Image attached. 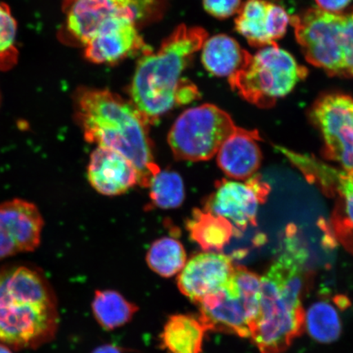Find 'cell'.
I'll return each instance as SVG.
<instances>
[{
	"label": "cell",
	"instance_id": "cell-1",
	"mask_svg": "<svg viewBox=\"0 0 353 353\" xmlns=\"http://www.w3.org/2000/svg\"><path fill=\"white\" fill-rule=\"evenodd\" d=\"M307 257L298 238L285 236L279 254L261 276L259 312L250 337L261 353L284 352L303 332L302 298Z\"/></svg>",
	"mask_w": 353,
	"mask_h": 353
},
{
	"label": "cell",
	"instance_id": "cell-2",
	"mask_svg": "<svg viewBox=\"0 0 353 353\" xmlns=\"http://www.w3.org/2000/svg\"><path fill=\"white\" fill-rule=\"evenodd\" d=\"M74 105L87 142L129 159L139 172V185L148 188L161 170L154 161L150 123L134 103L107 90L81 88Z\"/></svg>",
	"mask_w": 353,
	"mask_h": 353
},
{
	"label": "cell",
	"instance_id": "cell-3",
	"mask_svg": "<svg viewBox=\"0 0 353 353\" xmlns=\"http://www.w3.org/2000/svg\"><path fill=\"white\" fill-rule=\"evenodd\" d=\"M59 325L56 294L38 268H0V343L12 350H35L52 341Z\"/></svg>",
	"mask_w": 353,
	"mask_h": 353
},
{
	"label": "cell",
	"instance_id": "cell-4",
	"mask_svg": "<svg viewBox=\"0 0 353 353\" xmlns=\"http://www.w3.org/2000/svg\"><path fill=\"white\" fill-rule=\"evenodd\" d=\"M207 38L204 29L180 26L157 52L141 57L131 83L130 101L150 125L178 105L182 74Z\"/></svg>",
	"mask_w": 353,
	"mask_h": 353
},
{
	"label": "cell",
	"instance_id": "cell-5",
	"mask_svg": "<svg viewBox=\"0 0 353 353\" xmlns=\"http://www.w3.org/2000/svg\"><path fill=\"white\" fill-rule=\"evenodd\" d=\"M290 24L309 63L330 77H353V10L334 13L309 8L290 17Z\"/></svg>",
	"mask_w": 353,
	"mask_h": 353
},
{
	"label": "cell",
	"instance_id": "cell-6",
	"mask_svg": "<svg viewBox=\"0 0 353 353\" xmlns=\"http://www.w3.org/2000/svg\"><path fill=\"white\" fill-rule=\"evenodd\" d=\"M307 76V70L294 57L276 46L250 54L245 63L228 78L242 99L260 108H270L292 92Z\"/></svg>",
	"mask_w": 353,
	"mask_h": 353
},
{
	"label": "cell",
	"instance_id": "cell-7",
	"mask_svg": "<svg viewBox=\"0 0 353 353\" xmlns=\"http://www.w3.org/2000/svg\"><path fill=\"white\" fill-rule=\"evenodd\" d=\"M276 148L303 174L333 201L329 220L331 239L353 254V174L347 173L311 154L276 145Z\"/></svg>",
	"mask_w": 353,
	"mask_h": 353
},
{
	"label": "cell",
	"instance_id": "cell-8",
	"mask_svg": "<svg viewBox=\"0 0 353 353\" xmlns=\"http://www.w3.org/2000/svg\"><path fill=\"white\" fill-rule=\"evenodd\" d=\"M236 125L228 113L212 104L185 110L168 136L174 157L180 161L210 160Z\"/></svg>",
	"mask_w": 353,
	"mask_h": 353
},
{
	"label": "cell",
	"instance_id": "cell-9",
	"mask_svg": "<svg viewBox=\"0 0 353 353\" xmlns=\"http://www.w3.org/2000/svg\"><path fill=\"white\" fill-rule=\"evenodd\" d=\"M309 117L319 132L325 160L353 174V99L341 92L321 95Z\"/></svg>",
	"mask_w": 353,
	"mask_h": 353
},
{
	"label": "cell",
	"instance_id": "cell-10",
	"mask_svg": "<svg viewBox=\"0 0 353 353\" xmlns=\"http://www.w3.org/2000/svg\"><path fill=\"white\" fill-rule=\"evenodd\" d=\"M272 188L261 176L246 180L223 179L205 203L204 210L227 221L236 236L255 226L260 207L268 201Z\"/></svg>",
	"mask_w": 353,
	"mask_h": 353
},
{
	"label": "cell",
	"instance_id": "cell-11",
	"mask_svg": "<svg viewBox=\"0 0 353 353\" xmlns=\"http://www.w3.org/2000/svg\"><path fill=\"white\" fill-rule=\"evenodd\" d=\"M43 228L33 203L17 198L0 203V260L33 252L41 244Z\"/></svg>",
	"mask_w": 353,
	"mask_h": 353
},
{
	"label": "cell",
	"instance_id": "cell-12",
	"mask_svg": "<svg viewBox=\"0 0 353 353\" xmlns=\"http://www.w3.org/2000/svg\"><path fill=\"white\" fill-rule=\"evenodd\" d=\"M236 266L229 256L215 251L194 255L179 273L181 293L199 305L203 300L227 287Z\"/></svg>",
	"mask_w": 353,
	"mask_h": 353
},
{
	"label": "cell",
	"instance_id": "cell-13",
	"mask_svg": "<svg viewBox=\"0 0 353 353\" xmlns=\"http://www.w3.org/2000/svg\"><path fill=\"white\" fill-rule=\"evenodd\" d=\"M201 319L209 331L250 337L251 325L259 315V308L252 305L238 292L232 278L227 287L210 295L199 304Z\"/></svg>",
	"mask_w": 353,
	"mask_h": 353
},
{
	"label": "cell",
	"instance_id": "cell-14",
	"mask_svg": "<svg viewBox=\"0 0 353 353\" xmlns=\"http://www.w3.org/2000/svg\"><path fill=\"white\" fill-rule=\"evenodd\" d=\"M65 32L85 44L108 23L119 17L138 21L130 0H65Z\"/></svg>",
	"mask_w": 353,
	"mask_h": 353
},
{
	"label": "cell",
	"instance_id": "cell-15",
	"mask_svg": "<svg viewBox=\"0 0 353 353\" xmlns=\"http://www.w3.org/2000/svg\"><path fill=\"white\" fill-rule=\"evenodd\" d=\"M86 59L96 64H113L143 51L147 46L129 17H119L105 23L85 44Z\"/></svg>",
	"mask_w": 353,
	"mask_h": 353
},
{
	"label": "cell",
	"instance_id": "cell-16",
	"mask_svg": "<svg viewBox=\"0 0 353 353\" xmlns=\"http://www.w3.org/2000/svg\"><path fill=\"white\" fill-rule=\"evenodd\" d=\"M88 179L101 195L120 196L139 184V174L132 163L112 149L98 147L92 153Z\"/></svg>",
	"mask_w": 353,
	"mask_h": 353
},
{
	"label": "cell",
	"instance_id": "cell-17",
	"mask_svg": "<svg viewBox=\"0 0 353 353\" xmlns=\"http://www.w3.org/2000/svg\"><path fill=\"white\" fill-rule=\"evenodd\" d=\"M260 141L257 130L236 126L217 153L221 170L234 180H246L257 174L263 158Z\"/></svg>",
	"mask_w": 353,
	"mask_h": 353
},
{
	"label": "cell",
	"instance_id": "cell-18",
	"mask_svg": "<svg viewBox=\"0 0 353 353\" xmlns=\"http://www.w3.org/2000/svg\"><path fill=\"white\" fill-rule=\"evenodd\" d=\"M208 331L199 315H172L160 335L161 346L167 353H202Z\"/></svg>",
	"mask_w": 353,
	"mask_h": 353
},
{
	"label": "cell",
	"instance_id": "cell-19",
	"mask_svg": "<svg viewBox=\"0 0 353 353\" xmlns=\"http://www.w3.org/2000/svg\"><path fill=\"white\" fill-rule=\"evenodd\" d=\"M202 63L214 76L230 77L245 65L250 55L227 34L207 38L202 46Z\"/></svg>",
	"mask_w": 353,
	"mask_h": 353
},
{
	"label": "cell",
	"instance_id": "cell-20",
	"mask_svg": "<svg viewBox=\"0 0 353 353\" xmlns=\"http://www.w3.org/2000/svg\"><path fill=\"white\" fill-rule=\"evenodd\" d=\"M138 311L135 303L116 290H97L92 299V314L105 330H114L127 325Z\"/></svg>",
	"mask_w": 353,
	"mask_h": 353
},
{
	"label": "cell",
	"instance_id": "cell-21",
	"mask_svg": "<svg viewBox=\"0 0 353 353\" xmlns=\"http://www.w3.org/2000/svg\"><path fill=\"white\" fill-rule=\"evenodd\" d=\"M188 229L192 239L205 251L222 250L236 236L230 223L204 210L193 212Z\"/></svg>",
	"mask_w": 353,
	"mask_h": 353
},
{
	"label": "cell",
	"instance_id": "cell-22",
	"mask_svg": "<svg viewBox=\"0 0 353 353\" xmlns=\"http://www.w3.org/2000/svg\"><path fill=\"white\" fill-rule=\"evenodd\" d=\"M270 2L247 0L242 4L235 21L236 30L252 47L276 46L268 37V12Z\"/></svg>",
	"mask_w": 353,
	"mask_h": 353
},
{
	"label": "cell",
	"instance_id": "cell-23",
	"mask_svg": "<svg viewBox=\"0 0 353 353\" xmlns=\"http://www.w3.org/2000/svg\"><path fill=\"white\" fill-rule=\"evenodd\" d=\"M147 263L152 270L162 277L179 275L187 263V253L179 241L162 237L153 243L147 254Z\"/></svg>",
	"mask_w": 353,
	"mask_h": 353
},
{
	"label": "cell",
	"instance_id": "cell-24",
	"mask_svg": "<svg viewBox=\"0 0 353 353\" xmlns=\"http://www.w3.org/2000/svg\"><path fill=\"white\" fill-rule=\"evenodd\" d=\"M305 327L316 341L330 343L337 341L342 326L336 307L328 300L312 304L305 314Z\"/></svg>",
	"mask_w": 353,
	"mask_h": 353
},
{
	"label": "cell",
	"instance_id": "cell-25",
	"mask_svg": "<svg viewBox=\"0 0 353 353\" xmlns=\"http://www.w3.org/2000/svg\"><path fill=\"white\" fill-rule=\"evenodd\" d=\"M150 198L152 204L161 210L179 208L185 198L184 183L174 171H159L150 182Z\"/></svg>",
	"mask_w": 353,
	"mask_h": 353
},
{
	"label": "cell",
	"instance_id": "cell-26",
	"mask_svg": "<svg viewBox=\"0 0 353 353\" xmlns=\"http://www.w3.org/2000/svg\"><path fill=\"white\" fill-rule=\"evenodd\" d=\"M17 24L10 7L0 2V70L7 72L16 65L19 52L16 44Z\"/></svg>",
	"mask_w": 353,
	"mask_h": 353
},
{
	"label": "cell",
	"instance_id": "cell-27",
	"mask_svg": "<svg viewBox=\"0 0 353 353\" xmlns=\"http://www.w3.org/2000/svg\"><path fill=\"white\" fill-rule=\"evenodd\" d=\"M290 22V17L284 8L270 3L268 12V33L271 41L276 43L284 37Z\"/></svg>",
	"mask_w": 353,
	"mask_h": 353
},
{
	"label": "cell",
	"instance_id": "cell-28",
	"mask_svg": "<svg viewBox=\"0 0 353 353\" xmlns=\"http://www.w3.org/2000/svg\"><path fill=\"white\" fill-rule=\"evenodd\" d=\"M205 10L219 19H226L239 12L241 0H203Z\"/></svg>",
	"mask_w": 353,
	"mask_h": 353
},
{
	"label": "cell",
	"instance_id": "cell-29",
	"mask_svg": "<svg viewBox=\"0 0 353 353\" xmlns=\"http://www.w3.org/2000/svg\"><path fill=\"white\" fill-rule=\"evenodd\" d=\"M316 2L322 10L339 13L350 6L352 0H316Z\"/></svg>",
	"mask_w": 353,
	"mask_h": 353
},
{
	"label": "cell",
	"instance_id": "cell-30",
	"mask_svg": "<svg viewBox=\"0 0 353 353\" xmlns=\"http://www.w3.org/2000/svg\"><path fill=\"white\" fill-rule=\"evenodd\" d=\"M131 2L139 20H142L157 7V0H131Z\"/></svg>",
	"mask_w": 353,
	"mask_h": 353
},
{
	"label": "cell",
	"instance_id": "cell-31",
	"mask_svg": "<svg viewBox=\"0 0 353 353\" xmlns=\"http://www.w3.org/2000/svg\"><path fill=\"white\" fill-rule=\"evenodd\" d=\"M92 353H123L121 347L112 345V344H105V345L97 347Z\"/></svg>",
	"mask_w": 353,
	"mask_h": 353
},
{
	"label": "cell",
	"instance_id": "cell-32",
	"mask_svg": "<svg viewBox=\"0 0 353 353\" xmlns=\"http://www.w3.org/2000/svg\"><path fill=\"white\" fill-rule=\"evenodd\" d=\"M13 350L10 347L4 345L3 343H0V353H13Z\"/></svg>",
	"mask_w": 353,
	"mask_h": 353
},
{
	"label": "cell",
	"instance_id": "cell-33",
	"mask_svg": "<svg viewBox=\"0 0 353 353\" xmlns=\"http://www.w3.org/2000/svg\"><path fill=\"white\" fill-rule=\"evenodd\" d=\"M0 100H1V96H0Z\"/></svg>",
	"mask_w": 353,
	"mask_h": 353
}]
</instances>
